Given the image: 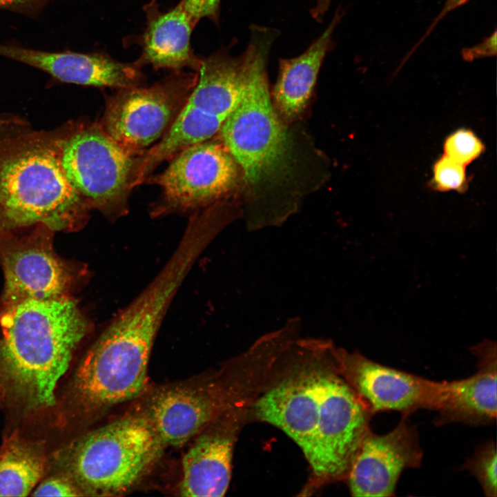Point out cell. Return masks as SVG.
I'll return each mask as SVG.
<instances>
[{
    "label": "cell",
    "mask_w": 497,
    "mask_h": 497,
    "mask_svg": "<svg viewBox=\"0 0 497 497\" xmlns=\"http://www.w3.org/2000/svg\"><path fill=\"white\" fill-rule=\"evenodd\" d=\"M0 401L28 409L55 404V390L89 329L70 296L0 305Z\"/></svg>",
    "instance_id": "cell-1"
},
{
    "label": "cell",
    "mask_w": 497,
    "mask_h": 497,
    "mask_svg": "<svg viewBox=\"0 0 497 497\" xmlns=\"http://www.w3.org/2000/svg\"><path fill=\"white\" fill-rule=\"evenodd\" d=\"M179 287L173 275L159 273L91 346L73 380L84 409H106L142 392L157 333Z\"/></svg>",
    "instance_id": "cell-2"
},
{
    "label": "cell",
    "mask_w": 497,
    "mask_h": 497,
    "mask_svg": "<svg viewBox=\"0 0 497 497\" xmlns=\"http://www.w3.org/2000/svg\"><path fill=\"white\" fill-rule=\"evenodd\" d=\"M67 128L0 137V231L37 224L70 231L88 221L91 209L61 166Z\"/></svg>",
    "instance_id": "cell-3"
},
{
    "label": "cell",
    "mask_w": 497,
    "mask_h": 497,
    "mask_svg": "<svg viewBox=\"0 0 497 497\" xmlns=\"http://www.w3.org/2000/svg\"><path fill=\"white\" fill-rule=\"evenodd\" d=\"M277 36L274 29L250 27L243 52L244 94L218 133L244 178L253 184L280 168L289 152L286 131L272 105L268 84L267 64Z\"/></svg>",
    "instance_id": "cell-4"
},
{
    "label": "cell",
    "mask_w": 497,
    "mask_h": 497,
    "mask_svg": "<svg viewBox=\"0 0 497 497\" xmlns=\"http://www.w3.org/2000/svg\"><path fill=\"white\" fill-rule=\"evenodd\" d=\"M162 447L146 417L136 414L87 433L58 458L82 495L113 496L135 486Z\"/></svg>",
    "instance_id": "cell-5"
},
{
    "label": "cell",
    "mask_w": 497,
    "mask_h": 497,
    "mask_svg": "<svg viewBox=\"0 0 497 497\" xmlns=\"http://www.w3.org/2000/svg\"><path fill=\"white\" fill-rule=\"evenodd\" d=\"M231 43L202 56L197 81L174 123L160 139L137 157L135 187L164 161L193 144L213 138L244 94L243 53L231 54Z\"/></svg>",
    "instance_id": "cell-6"
},
{
    "label": "cell",
    "mask_w": 497,
    "mask_h": 497,
    "mask_svg": "<svg viewBox=\"0 0 497 497\" xmlns=\"http://www.w3.org/2000/svg\"><path fill=\"white\" fill-rule=\"evenodd\" d=\"M137 157L126 152L99 122L68 124L61 162L70 184L90 209L109 218L128 211Z\"/></svg>",
    "instance_id": "cell-7"
},
{
    "label": "cell",
    "mask_w": 497,
    "mask_h": 497,
    "mask_svg": "<svg viewBox=\"0 0 497 497\" xmlns=\"http://www.w3.org/2000/svg\"><path fill=\"white\" fill-rule=\"evenodd\" d=\"M197 78L196 72H171L148 87L118 89L107 98L99 123L126 152L141 156L171 127Z\"/></svg>",
    "instance_id": "cell-8"
},
{
    "label": "cell",
    "mask_w": 497,
    "mask_h": 497,
    "mask_svg": "<svg viewBox=\"0 0 497 497\" xmlns=\"http://www.w3.org/2000/svg\"><path fill=\"white\" fill-rule=\"evenodd\" d=\"M211 139L182 150L162 173L146 179L161 188L155 215L206 208L235 187L240 167L220 139Z\"/></svg>",
    "instance_id": "cell-9"
},
{
    "label": "cell",
    "mask_w": 497,
    "mask_h": 497,
    "mask_svg": "<svg viewBox=\"0 0 497 497\" xmlns=\"http://www.w3.org/2000/svg\"><path fill=\"white\" fill-rule=\"evenodd\" d=\"M0 231V264L4 290L0 305L25 299L49 300L70 296L77 280L75 265L61 259L52 245L54 231L43 224Z\"/></svg>",
    "instance_id": "cell-10"
},
{
    "label": "cell",
    "mask_w": 497,
    "mask_h": 497,
    "mask_svg": "<svg viewBox=\"0 0 497 497\" xmlns=\"http://www.w3.org/2000/svg\"><path fill=\"white\" fill-rule=\"evenodd\" d=\"M373 415L349 384L320 374L318 416L309 464L319 477H347L353 458L371 429Z\"/></svg>",
    "instance_id": "cell-11"
},
{
    "label": "cell",
    "mask_w": 497,
    "mask_h": 497,
    "mask_svg": "<svg viewBox=\"0 0 497 497\" xmlns=\"http://www.w3.org/2000/svg\"><path fill=\"white\" fill-rule=\"evenodd\" d=\"M347 383L372 414L397 411L402 416L418 409L437 411L443 381L436 382L373 362L362 355L336 351Z\"/></svg>",
    "instance_id": "cell-12"
},
{
    "label": "cell",
    "mask_w": 497,
    "mask_h": 497,
    "mask_svg": "<svg viewBox=\"0 0 497 497\" xmlns=\"http://www.w3.org/2000/svg\"><path fill=\"white\" fill-rule=\"evenodd\" d=\"M402 416L391 431L370 429L362 438L347 475L354 496H393L402 472L419 467L422 451L416 427Z\"/></svg>",
    "instance_id": "cell-13"
},
{
    "label": "cell",
    "mask_w": 497,
    "mask_h": 497,
    "mask_svg": "<svg viewBox=\"0 0 497 497\" xmlns=\"http://www.w3.org/2000/svg\"><path fill=\"white\" fill-rule=\"evenodd\" d=\"M0 55L48 73L61 82L121 89L143 86L146 77L135 61H119L106 52H47L0 43Z\"/></svg>",
    "instance_id": "cell-14"
},
{
    "label": "cell",
    "mask_w": 497,
    "mask_h": 497,
    "mask_svg": "<svg viewBox=\"0 0 497 497\" xmlns=\"http://www.w3.org/2000/svg\"><path fill=\"white\" fill-rule=\"evenodd\" d=\"M469 351L478 358L477 371L462 380L443 381L442 400L435 420L437 425L449 422L488 425L496 420V343L485 339Z\"/></svg>",
    "instance_id": "cell-15"
},
{
    "label": "cell",
    "mask_w": 497,
    "mask_h": 497,
    "mask_svg": "<svg viewBox=\"0 0 497 497\" xmlns=\"http://www.w3.org/2000/svg\"><path fill=\"white\" fill-rule=\"evenodd\" d=\"M146 26L142 34L128 39L137 44L141 54L135 61L140 67L150 65L154 70L182 71L189 68L197 72L202 56L191 47L192 32L196 26L178 3L163 12L156 0L143 6Z\"/></svg>",
    "instance_id": "cell-16"
},
{
    "label": "cell",
    "mask_w": 497,
    "mask_h": 497,
    "mask_svg": "<svg viewBox=\"0 0 497 497\" xmlns=\"http://www.w3.org/2000/svg\"><path fill=\"white\" fill-rule=\"evenodd\" d=\"M320 373L289 378L262 396L254 405L255 416L284 431L312 458L318 416Z\"/></svg>",
    "instance_id": "cell-17"
},
{
    "label": "cell",
    "mask_w": 497,
    "mask_h": 497,
    "mask_svg": "<svg viewBox=\"0 0 497 497\" xmlns=\"http://www.w3.org/2000/svg\"><path fill=\"white\" fill-rule=\"evenodd\" d=\"M219 405L215 394L204 386L177 384L156 392L144 415L164 447H179L211 422Z\"/></svg>",
    "instance_id": "cell-18"
},
{
    "label": "cell",
    "mask_w": 497,
    "mask_h": 497,
    "mask_svg": "<svg viewBox=\"0 0 497 497\" xmlns=\"http://www.w3.org/2000/svg\"><path fill=\"white\" fill-rule=\"evenodd\" d=\"M338 8L327 28L301 55L279 60L277 78L273 90L275 107L292 119L306 107L327 53L333 48V32L343 17Z\"/></svg>",
    "instance_id": "cell-19"
},
{
    "label": "cell",
    "mask_w": 497,
    "mask_h": 497,
    "mask_svg": "<svg viewBox=\"0 0 497 497\" xmlns=\"http://www.w3.org/2000/svg\"><path fill=\"white\" fill-rule=\"evenodd\" d=\"M233 445L232 436L224 432L197 438L182 459L181 496H224L231 476Z\"/></svg>",
    "instance_id": "cell-20"
},
{
    "label": "cell",
    "mask_w": 497,
    "mask_h": 497,
    "mask_svg": "<svg viewBox=\"0 0 497 497\" xmlns=\"http://www.w3.org/2000/svg\"><path fill=\"white\" fill-rule=\"evenodd\" d=\"M46 466L40 448L17 433L0 447V496H26L43 476Z\"/></svg>",
    "instance_id": "cell-21"
},
{
    "label": "cell",
    "mask_w": 497,
    "mask_h": 497,
    "mask_svg": "<svg viewBox=\"0 0 497 497\" xmlns=\"http://www.w3.org/2000/svg\"><path fill=\"white\" fill-rule=\"evenodd\" d=\"M497 453L496 443L489 440L478 447L462 465L479 482L485 496H497Z\"/></svg>",
    "instance_id": "cell-22"
},
{
    "label": "cell",
    "mask_w": 497,
    "mask_h": 497,
    "mask_svg": "<svg viewBox=\"0 0 497 497\" xmlns=\"http://www.w3.org/2000/svg\"><path fill=\"white\" fill-rule=\"evenodd\" d=\"M483 150L481 141L466 129L454 132L444 144L445 155L465 166L478 158Z\"/></svg>",
    "instance_id": "cell-23"
},
{
    "label": "cell",
    "mask_w": 497,
    "mask_h": 497,
    "mask_svg": "<svg viewBox=\"0 0 497 497\" xmlns=\"http://www.w3.org/2000/svg\"><path fill=\"white\" fill-rule=\"evenodd\" d=\"M465 166L446 155L440 157L433 166V183L440 191H460L466 184Z\"/></svg>",
    "instance_id": "cell-24"
},
{
    "label": "cell",
    "mask_w": 497,
    "mask_h": 497,
    "mask_svg": "<svg viewBox=\"0 0 497 497\" xmlns=\"http://www.w3.org/2000/svg\"><path fill=\"white\" fill-rule=\"evenodd\" d=\"M179 3L196 25L203 18L216 25L220 22L221 0H181Z\"/></svg>",
    "instance_id": "cell-25"
},
{
    "label": "cell",
    "mask_w": 497,
    "mask_h": 497,
    "mask_svg": "<svg viewBox=\"0 0 497 497\" xmlns=\"http://www.w3.org/2000/svg\"><path fill=\"white\" fill-rule=\"evenodd\" d=\"M33 496H77L81 493L68 477L54 476L43 481L32 494Z\"/></svg>",
    "instance_id": "cell-26"
},
{
    "label": "cell",
    "mask_w": 497,
    "mask_h": 497,
    "mask_svg": "<svg viewBox=\"0 0 497 497\" xmlns=\"http://www.w3.org/2000/svg\"><path fill=\"white\" fill-rule=\"evenodd\" d=\"M496 30L481 42L461 50V57L465 61L495 57L496 55Z\"/></svg>",
    "instance_id": "cell-27"
},
{
    "label": "cell",
    "mask_w": 497,
    "mask_h": 497,
    "mask_svg": "<svg viewBox=\"0 0 497 497\" xmlns=\"http://www.w3.org/2000/svg\"><path fill=\"white\" fill-rule=\"evenodd\" d=\"M50 1L51 0H0V9L32 16L42 10Z\"/></svg>",
    "instance_id": "cell-28"
},
{
    "label": "cell",
    "mask_w": 497,
    "mask_h": 497,
    "mask_svg": "<svg viewBox=\"0 0 497 497\" xmlns=\"http://www.w3.org/2000/svg\"><path fill=\"white\" fill-rule=\"evenodd\" d=\"M28 129L22 120L12 117H0V137L17 135Z\"/></svg>",
    "instance_id": "cell-29"
},
{
    "label": "cell",
    "mask_w": 497,
    "mask_h": 497,
    "mask_svg": "<svg viewBox=\"0 0 497 497\" xmlns=\"http://www.w3.org/2000/svg\"><path fill=\"white\" fill-rule=\"evenodd\" d=\"M469 1L470 0H446L444 6L439 12V14L435 17L431 26L429 27V28L425 33L424 36L420 39V40H419L418 43L411 50L409 54L411 55V52H413V50L416 49L420 46V44L427 38V37L430 34V32L433 30V29L439 23L440 20L443 19V18L450 12L465 4Z\"/></svg>",
    "instance_id": "cell-30"
},
{
    "label": "cell",
    "mask_w": 497,
    "mask_h": 497,
    "mask_svg": "<svg viewBox=\"0 0 497 497\" xmlns=\"http://www.w3.org/2000/svg\"><path fill=\"white\" fill-rule=\"evenodd\" d=\"M331 2L332 0H316L315 6L310 10L311 17L318 22H320Z\"/></svg>",
    "instance_id": "cell-31"
}]
</instances>
